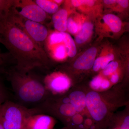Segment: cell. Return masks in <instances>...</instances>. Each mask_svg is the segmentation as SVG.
<instances>
[{
  "label": "cell",
  "instance_id": "6da1fadb",
  "mask_svg": "<svg viewBox=\"0 0 129 129\" xmlns=\"http://www.w3.org/2000/svg\"><path fill=\"white\" fill-rule=\"evenodd\" d=\"M0 43L8 50L18 69L35 71L47 65L44 49L7 19L0 20Z\"/></svg>",
  "mask_w": 129,
  "mask_h": 129
},
{
  "label": "cell",
  "instance_id": "7a4b0ae2",
  "mask_svg": "<svg viewBox=\"0 0 129 129\" xmlns=\"http://www.w3.org/2000/svg\"><path fill=\"white\" fill-rule=\"evenodd\" d=\"M34 71H23L14 66L7 67L0 73L10 83L17 103L29 108H36L48 99L43 79Z\"/></svg>",
  "mask_w": 129,
  "mask_h": 129
},
{
  "label": "cell",
  "instance_id": "3957f363",
  "mask_svg": "<svg viewBox=\"0 0 129 129\" xmlns=\"http://www.w3.org/2000/svg\"><path fill=\"white\" fill-rule=\"evenodd\" d=\"M41 113L37 108H29L7 100L0 106V118L5 129H24L29 116Z\"/></svg>",
  "mask_w": 129,
  "mask_h": 129
},
{
  "label": "cell",
  "instance_id": "277c9868",
  "mask_svg": "<svg viewBox=\"0 0 129 129\" xmlns=\"http://www.w3.org/2000/svg\"><path fill=\"white\" fill-rule=\"evenodd\" d=\"M25 32L39 46L43 48V44L47 39L48 32L43 24L28 20L19 14L13 7L7 18Z\"/></svg>",
  "mask_w": 129,
  "mask_h": 129
},
{
  "label": "cell",
  "instance_id": "5b68a950",
  "mask_svg": "<svg viewBox=\"0 0 129 129\" xmlns=\"http://www.w3.org/2000/svg\"><path fill=\"white\" fill-rule=\"evenodd\" d=\"M19 14L24 18L44 24L47 14L32 0H15L14 7Z\"/></svg>",
  "mask_w": 129,
  "mask_h": 129
},
{
  "label": "cell",
  "instance_id": "8992f818",
  "mask_svg": "<svg viewBox=\"0 0 129 129\" xmlns=\"http://www.w3.org/2000/svg\"><path fill=\"white\" fill-rule=\"evenodd\" d=\"M86 107L92 118L97 121L102 120L107 113V108L100 95L94 91L86 95Z\"/></svg>",
  "mask_w": 129,
  "mask_h": 129
},
{
  "label": "cell",
  "instance_id": "52a82bcc",
  "mask_svg": "<svg viewBox=\"0 0 129 129\" xmlns=\"http://www.w3.org/2000/svg\"><path fill=\"white\" fill-rule=\"evenodd\" d=\"M44 85L48 91L50 90L55 93H62L68 89L70 87L69 79L62 74L53 75L43 79Z\"/></svg>",
  "mask_w": 129,
  "mask_h": 129
},
{
  "label": "cell",
  "instance_id": "ba28073f",
  "mask_svg": "<svg viewBox=\"0 0 129 129\" xmlns=\"http://www.w3.org/2000/svg\"><path fill=\"white\" fill-rule=\"evenodd\" d=\"M54 123L51 116L43 113H37L28 117L24 129H52Z\"/></svg>",
  "mask_w": 129,
  "mask_h": 129
},
{
  "label": "cell",
  "instance_id": "9c48e42d",
  "mask_svg": "<svg viewBox=\"0 0 129 129\" xmlns=\"http://www.w3.org/2000/svg\"><path fill=\"white\" fill-rule=\"evenodd\" d=\"M96 53L95 47L89 48L76 60L74 63V68L81 70L90 69L93 67Z\"/></svg>",
  "mask_w": 129,
  "mask_h": 129
},
{
  "label": "cell",
  "instance_id": "30bf717a",
  "mask_svg": "<svg viewBox=\"0 0 129 129\" xmlns=\"http://www.w3.org/2000/svg\"><path fill=\"white\" fill-rule=\"evenodd\" d=\"M68 12L66 9H59L53 14L52 18L53 26L59 32H64L67 30Z\"/></svg>",
  "mask_w": 129,
  "mask_h": 129
},
{
  "label": "cell",
  "instance_id": "8fae6325",
  "mask_svg": "<svg viewBox=\"0 0 129 129\" xmlns=\"http://www.w3.org/2000/svg\"><path fill=\"white\" fill-rule=\"evenodd\" d=\"M70 103L74 106L76 112H82L86 107V95L82 91H76L71 92L69 97Z\"/></svg>",
  "mask_w": 129,
  "mask_h": 129
},
{
  "label": "cell",
  "instance_id": "7c38bea8",
  "mask_svg": "<svg viewBox=\"0 0 129 129\" xmlns=\"http://www.w3.org/2000/svg\"><path fill=\"white\" fill-rule=\"evenodd\" d=\"M93 30V25L89 22H85L82 26V29L75 38L77 44H83L87 41L92 34Z\"/></svg>",
  "mask_w": 129,
  "mask_h": 129
},
{
  "label": "cell",
  "instance_id": "4fadbf2b",
  "mask_svg": "<svg viewBox=\"0 0 129 129\" xmlns=\"http://www.w3.org/2000/svg\"><path fill=\"white\" fill-rule=\"evenodd\" d=\"M103 20L113 32L118 33L122 28V22L120 19L114 14H106L103 17Z\"/></svg>",
  "mask_w": 129,
  "mask_h": 129
},
{
  "label": "cell",
  "instance_id": "5bb4252c",
  "mask_svg": "<svg viewBox=\"0 0 129 129\" xmlns=\"http://www.w3.org/2000/svg\"><path fill=\"white\" fill-rule=\"evenodd\" d=\"M47 14H54L59 10V6L53 1L47 0L34 1Z\"/></svg>",
  "mask_w": 129,
  "mask_h": 129
},
{
  "label": "cell",
  "instance_id": "9a60e30c",
  "mask_svg": "<svg viewBox=\"0 0 129 129\" xmlns=\"http://www.w3.org/2000/svg\"><path fill=\"white\" fill-rule=\"evenodd\" d=\"M62 33L63 36V42L66 47L67 53L70 57H74L77 52L74 41L69 34L65 32Z\"/></svg>",
  "mask_w": 129,
  "mask_h": 129
},
{
  "label": "cell",
  "instance_id": "2e32d148",
  "mask_svg": "<svg viewBox=\"0 0 129 129\" xmlns=\"http://www.w3.org/2000/svg\"><path fill=\"white\" fill-rule=\"evenodd\" d=\"M14 3L15 0H0V20L7 18Z\"/></svg>",
  "mask_w": 129,
  "mask_h": 129
},
{
  "label": "cell",
  "instance_id": "e0dca14e",
  "mask_svg": "<svg viewBox=\"0 0 129 129\" xmlns=\"http://www.w3.org/2000/svg\"><path fill=\"white\" fill-rule=\"evenodd\" d=\"M58 112L64 117H73L76 114V111L71 103H61L58 108Z\"/></svg>",
  "mask_w": 129,
  "mask_h": 129
},
{
  "label": "cell",
  "instance_id": "ac0fdd59",
  "mask_svg": "<svg viewBox=\"0 0 129 129\" xmlns=\"http://www.w3.org/2000/svg\"><path fill=\"white\" fill-rule=\"evenodd\" d=\"M9 94L0 74V106L9 100Z\"/></svg>",
  "mask_w": 129,
  "mask_h": 129
},
{
  "label": "cell",
  "instance_id": "d6986e66",
  "mask_svg": "<svg viewBox=\"0 0 129 129\" xmlns=\"http://www.w3.org/2000/svg\"><path fill=\"white\" fill-rule=\"evenodd\" d=\"M63 36L62 32H55L49 36L48 42L51 45L59 44L63 42Z\"/></svg>",
  "mask_w": 129,
  "mask_h": 129
},
{
  "label": "cell",
  "instance_id": "ffe728a7",
  "mask_svg": "<svg viewBox=\"0 0 129 129\" xmlns=\"http://www.w3.org/2000/svg\"><path fill=\"white\" fill-rule=\"evenodd\" d=\"M67 52L66 47L63 45H60L56 47L54 52V56L56 59L62 60L65 58Z\"/></svg>",
  "mask_w": 129,
  "mask_h": 129
},
{
  "label": "cell",
  "instance_id": "44dd1931",
  "mask_svg": "<svg viewBox=\"0 0 129 129\" xmlns=\"http://www.w3.org/2000/svg\"><path fill=\"white\" fill-rule=\"evenodd\" d=\"M12 57L9 53H0V72L3 69L7 67L9 60L11 59Z\"/></svg>",
  "mask_w": 129,
  "mask_h": 129
},
{
  "label": "cell",
  "instance_id": "7402d4cb",
  "mask_svg": "<svg viewBox=\"0 0 129 129\" xmlns=\"http://www.w3.org/2000/svg\"><path fill=\"white\" fill-rule=\"evenodd\" d=\"M118 67V63L116 61H112L104 69L103 74L106 76H108L115 72Z\"/></svg>",
  "mask_w": 129,
  "mask_h": 129
},
{
  "label": "cell",
  "instance_id": "603a6c76",
  "mask_svg": "<svg viewBox=\"0 0 129 129\" xmlns=\"http://www.w3.org/2000/svg\"><path fill=\"white\" fill-rule=\"evenodd\" d=\"M67 29L70 33L73 34H75L78 31V25L73 19L71 18H69L67 19Z\"/></svg>",
  "mask_w": 129,
  "mask_h": 129
},
{
  "label": "cell",
  "instance_id": "cb8c5ba5",
  "mask_svg": "<svg viewBox=\"0 0 129 129\" xmlns=\"http://www.w3.org/2000/svg\"><path fill=\"white\" fill-rule=\"evenodd\" d=\"M103 79L100 76L95 77L90 83V86L92 89L95 90H98L101 89V86Z\"/></svg>",
  "mask_w": 129,
  "mask_h": 129
},
{
  "label": "cell",
  "instance_id": "d4e9b609",
  "mask_svg": "<svg viewBox=\"0 0 129 129\" xmlns=\"http://www.w3.org/2000/svg\"><path fill=\"white\" fill-rule=\"evenodd\" d=\"M114 58L112 53H109L105 56L102 57L101 68L104 69L110 62L114 60Z\"/></svg>",
  "mask_w": 129,
  "mask_h": 129
},
{
  "label": "cell",
  "instance_id": "484cf974",
  "mask_svg": "<svg viewBox=\"0 0 129 129\" xmlns=\"http://www.w3.org/2000/svg\"><path fill=\"white\" fill-rule=\"evenodd\" d=\"M102 60V57H101L98 58L95 60L93 65V69L95 72L98 71L101 68Z\"/></svg>",
  "mask_w": 129,
  "mask_h": 129
},
{
  "label": "cell",
  "instance_id": "4316f807",
  "mask_svg": "<svg viewBox=\"0 0 129 129\" xmlns=\"http://www.w3.org/2000/svg\"><path fill=\"white\" fill-rule=\"evenodd\" d=\"M129 117L127 116L125 118L122 125L120 126V129H129Z\"/></svg>",
  "mask_w": 129,
  "mask_h": 129
},
{
  "label": "cell",
  "instance_id": "83f0119b",
  "mask_svg": "<svg viewBox=\"0 0 129 129\" xmlns=\"http://www.w3.org/2000/svg\"><path fill=\"white\" fill-rule=\"evenodd\" d=\"M73 116L74 117L73 119L74 123L76 124H79L82 122L83 118H82V117L81 115H79V114H76V115L75 114Z\"/></svg>",
  "mask_w": 129,
  "mask_h": 129
},
{
  "label": "cell",
  "instance_id": "f1b7e54d",
  "mask_svg": "<svg viewBox=\"0 0 129 129\" xmlns=\"http://www.w3.org/2000/svg\"><path fill=\"white\" fill-rule=\"evenodd\" d=\"M110 86V82L108 80L105 79H103L102 82L101 89H106L109 88Z\"/></svg>",
  "mask_w": 129,
  "mask_h": 129
},
{
  "label": "cell",
  "instance_id": "f546056e",
  "mask_svg": "<svg viewBox=\"0 0 129 129\" xmlns=\"http://www.w3.org/2000/svg\"><path fill=\"white\" fill-rule=\"evenodd\" d=\"M117 3L122 7L126 8L128 6L129 1L126 0H119L117 1Z\"/></svg>",
  "mask_w": 129,
  "mask_h": 129
},
{
  "label": "cell",
  "instance_id": "4dcf8cb0",
  "mask_svg": "<svg viewBox=\"0 0 129 129\" xmlns=\"http://www.w3.org/2000/svg\"><path fill=\"white\" fill-rule=\"evenodd\" d=\"M72 5L75 7H79L82 5H84V1H78L74 0L71 1Z\"/></svg>",
  "mask_w": 129,
  "mask_h": 129
},
{
  "label": "cell",
  "instance_id": "1f68e13d",
  "mask_svg": "<svg viewBox=\"0 0 129 129\" xmlns=\"http://www.w3.org/2000/svg\"><path fill=\"white\" fill-rule=\"evenodd\" d=\"M119 79L118 75L117 74L113 75L111 77V82L113 83H116L118 81Z\"/></svg>",
  "mask_w": 129,
  "mask_h": 129
},
{
  "label": "cell",
  "instance_id": "d6a6232c",
  "mask_svg": "<svg viewBox=\"0 0 129 129\" xmlns=\"http://www.w3.org/2000/svg\"><path fill=\"white\" fill-rule=\"evenodd\" d=\"M104 2L105 4L107 5H112L114 3H117V1L114 0H105L104 1Z\"/></svg>",
  "mask_w": 129,
  "mask_h": 129
},
{
  "label": "cell",
  "instance_id": "836d02e7",
  "mask_svg": "<svg viewBox=\"0 0 129 129\" xmlns=\"http://www.w3.org/2000/svg\"><path fill=\"white\" fill-rule=\"evenodd\" d=\"M53 1L58 5L59 4L62 3L63 2V1H61V0H55V1Z\"/></svg>",
  "mask_w": 129,
  "mask_h": 129
},
{
  "label": "cell",
  "instance_id": "e575fe53",
  "mask_svg": "<svg viewBox=\"0 0 129 129\" xmlns=\"http://www.w3.org/2000/svg\"><path fill=\"white\" fill-rule=\"evenodd\" d=\"M0 129H5L4 127H3L2 122L1 120V118H0Z\"/></svg>",
  "mask_w": 129,
  "mask_h": 129
},
{
  "label": "cell",
  "instance_id": "d590c367",
  "mask_svg": "<svg viewBox=\"0 0 129 129\" xmlns=\"http://www.w3.org/2000/svg\"><path fill=\"white\" fill-rule=\"evenodd\" d=\"M1 53V49H0V53Z\"/></svg>",
  "mask_w": 129,
  "mask_h": 129
}]
</instances>
